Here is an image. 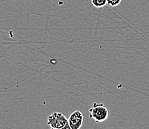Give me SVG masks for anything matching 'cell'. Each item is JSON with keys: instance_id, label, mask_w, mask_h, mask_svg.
<instances>
[{"instance_id": "3957f363", "label": "cell", "mask_w": 149, "mask_h": 129, "mask_svg": "<svg viewBox=\"0 0 149 129\" xmlns=\"http://www.w3.org/2000/svg\"><path fill=\"white\" fill-rule=\"evenodd\" d=\"M84 116L80 111H74L69 116L68 123L72 129H80L82 126Z\"/></svg>"}, {"instance_id": "52a82bcc", "label": "cell", "mask_w": 149, "mask_h": 129, "mask_svg": "<svg viewBox=\"0 0 149 129\" xmlns=\"http://www.w3.org/2000/svg\"><path fill=\"white\" fill-rule=\"evenodd\" d=\"M50 129H58V128H51Z\"/></svg>"}, {"instance_id": "8992f818", "label": "cell", "mask_w": 149, "mask_h": 129, "mask_svg": "<svg viewBox=\"0 0 149 129\" xmlns=\"http://www.w3.org/2000/svg\"><path fill=\"white\" fill-rule=\"evenodd\" d=\"M60 129H72V128L70 127V126L68 125V123H67V124L65 125V126H63V127Z\"/></svg>"}, {"instance_id": "7a4b0ae2", "label": "cell", "mask_w": 149, "mask_h": 129, "mask_svg": "<svg viewBox=\"0 0 149 129\" xmlns=\"http://www.w3.org/2000/svg\"><path fill=\"white\" fill-rule=\"evenodd\" d=\"M68 123V119L60 112H54L47 119V124L51 128L60 129Z\"/></svg>"}, {"instance_id": "5b68a950", "label": "cell", "mask_w": 149, "mask_h": 129, "mask_svg": "<svg viewBox=\"0 0 149 129\" xmlns=\"http://www.w3.org/2000/svg\"><path fill=\"white\" fill-rule=\"evenodd\" d=\"M122 0H107V4L111 7L117 6L121 3Z\"/></svg>"}, {"instance_id": "277c9868", "label": "cell", "mask_w": 149, "mask_h": 129, "mask_svg": "<svg viewBox=\"0 0 149 129\" xmlns=\"http://www.w3.org/2000/svg\"><path fill=\"white\" fill-rule=\"evenodd\" d=\"M91 3L95 8H100L107 5V0H91Z\"/></svg>"}, {"instance_id": "6da1fadb", "label": "cell", "mask_w": 149, "mask_h": 129, "mask_svg": "<svg viewBox=\"0 0 149 129\" xmlns=\"http://www.w3.org/2000/svg\"><path fill=\"white\" fill-rule=\"evenodd\" d=\"M90 118L97 123H102L106 120L109 115V111L102 103H93L92 107L88 110Z\"/></svg>"}]
</instances>
